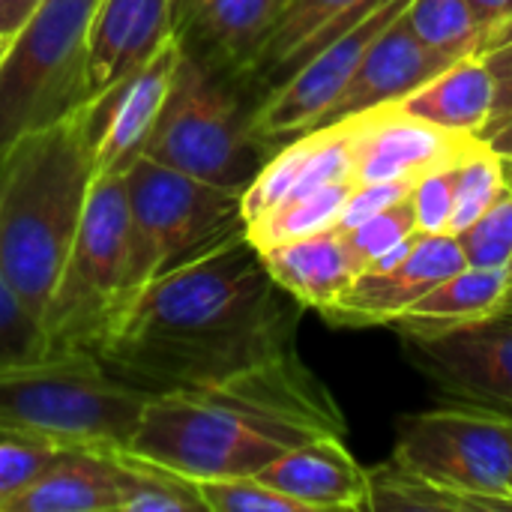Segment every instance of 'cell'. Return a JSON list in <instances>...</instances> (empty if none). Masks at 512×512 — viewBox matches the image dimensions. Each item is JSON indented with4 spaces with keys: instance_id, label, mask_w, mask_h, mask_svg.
I'll list each match as a JSON object with an SVG mask.
<instances>
[{
    "instance_id": "1",
    "label": "cell",
    "mask_w": 512,
    "mask_h": 512,
    "mask_svg": "<svg viewBox=\"0 0 512 512\" xmlns=\"http://www.w3.org/2000/svg\"><path fill=\"white\" fill-rule=\"evenodd\" d=\"M297 309L243 228L144 282L93 354L147 396L204 387L291 351Z\"/></svg>"
},
{
    "instance_id": "2",
    "label": "cell",
    "mask_w": 512,
    "mask_h": 512,
    "mask_svg": "<svg viewBox=\"0 0 512 512\" xmlns=\"http://www.w3.org/2000/svg\"><path fill=\"white\" fill-rule=\"evenodd\" d=\"M342 432L339 405L291 348L222 381L150 396L126 450L204 483L258 477L282 453Z\"/></svg>"
},
{
    "instance_id": "3",
    "label": "cell",
    "mask_w": 512,
    "mask_h": 512,
    "mask_svg": "<svg viewBox=\"0 0 512 512\" xmlns=\"http://www.w3.org/2000/svg\"><path fill=\"white\" fill-rule=\"evenodd\" d=\"M96 180L87 105L0 153V267L42 318Z\"/></svg>"
},
{
    "instance_id": "4",
    "label": "cell",
    "mask_w": 512,
    "mask_h": 512,
    "mask_svg": "<svg viewBox=\"0 0 512 512\" xmlns=\"http://www.w3.org/2000/svg\"><path fill=\"white\" fill-rule=\"evenodd\" d=\"M147 393L90 351H51L0 366V435L57 450H126Z\"/></svg>"
},
{
    "instance_id": "5",
    "label": "cell",
    "mask_w": 512,
    "mask_h": 512,
    "mask_svg": "<svg viewBox=\"0 0 512 512\" xmlns=\"http://www.w3.org/2000/svg\"><path fill=\"white\" fill-rule=\"evenodd\" d=\"M144 285L135 255L123 174L93 180L87 207L42 312L51 351H90Z\"/></svg>"
},
{
    "instance_id": "6",
    "label": "cell",
    "mask_w": 512,
    "mask_h": 512,
    "mask_svg": "<svg viewBox=\"0 0 512 512\" xmlns=\"http://www.w3.org/2000/svg\"><path fill=\"white\" fill-rule=\"evenodd\" d=\"M99 0H42L0 48V153L90 102L87 36Z\"/></svg>"
},
{
    "instance_id": "7",
    "label": "cell",
    "mask_w": 512,
    "mask_h": 512,
    "mask_svg": "<svg viewBox=\"0 0 512 512\" xmlns=\"http://www.w3.org/2000/svg\"><path fill=\"white\" fill-rule=\"evenodd\" d=\"M270 153L252 132V111L216 75V63L183 42L168 102L144 156L219 186L246 189Z\"/></svg>"
},
{
    "instance_id": "8",
    "label": "cell",
    "mask_w": 512,
    "mask_h": 512,
    "mask_svg": "<svg viewBox=\"0 0 512 512\" xmlns=\"http://www.w3.org/2000/svg\"><path fill=\"white\" fill-rule=\"evenodd\" d=\"M123 183L144 282L246 228V189L183 174L150 156H138L126 168Z\"/></svg>"
},
{
    "instance_id": "9",
    "label": "cell",
    "mask_w": 512,
    "mask_h": 512,
    "mask_svg": "<svg viewBox=\"0 0 512 512\" xmlns=\"http://www.w3.org/2000/svg\"><path fill=\"white\" fill-rule=\"evenodd\" d=\"M390 459L471 498L480 512H512V417L507 414L468 405L405 414Z\"/></svg>"
},
{
    "instance_id": "10",
    "label": "cell",
    "mask_w": 512,
    "mask_h": 512,
    "mask_svg": "<svg viewBox=\"0 0 512 512\" xmlns=\"http://www.w3.org/2000/svg\"><path fill=\"white\" fill-rule=\"evenodd\" d=\"M411 0H378L351 27L309 54L252 108V132L270 150L321 126L372 45L405 15Z\"/></svg>"
},
{
    "instance_id": "11",
    "label": "cell",
    "mask_w": 512,
    "mask_h": 512,
    "mask_svg": "<svg viewBox=\"0 0 512 512\" xmlns=\"http://www.w3.org/2000/svg\"><path fill=\"white\" fill-rule=\"evenodd\" d=\"M411 366L447 405L512 411V315H495L441 336H402Z\"/></svg>"
},
{
    "instance_id": "12",
    "label": "cell",
    "mask_w": 512,
    "mask_h": 512,
    "mask_svg": "<svg viewBox=\"0 0 512 512\" xmlns=\"http://www.w3.org/2000/svg\"><path fill=\"white\" fill-rule=\"evenodd\" d=\"M180 57L183 36L174 33L150 60H144L114 87L87 102L96 177L126 174V168L138 156H144L168 102Z\"/></svg>"
},
{
    "instance_id": "13",
    "label": "cell",
    "mask_w": 512,
    "mask_h": 512,
    "mask_svg": "<svg viewBox=\"0 0 512 512\" xmlns=\"http://www.w3.org/2000/svg\"><path fill=\"white\" fill-rule=\"evenodd\" d=\"M477 144V135L435 126L399 105H378L354 117L357 183L420 180L438 165L465 159Z\"/></svg>"
},
{
    "instance_id": "14",
    "label": "cell",
    "mask_w": 512,
    "mask_h": 512,
    "mask_svg": "<svg viewBox=\"0 0 512 512\" xmlns=\"http://www.w3.org/2000/svg\"><path fill=\"white\" fill-rule=\"evenodd\" d=\"M465 267L468 261L456 234H423L399 267L381 273H360L348 285V291L321 315L333 327H387L405 306L423 297L432 285Z\"/></svg>"
},
{
    "instance_id": "15",
    "label": "cell",
    "mask_w": 512,
    "mask_h": 512,
    "mask_svg": "<svg viewBox=\"0 0 512 512\" xmlns=\"http://www.w3.org/2000/svg\"><path fill=\"white\" fill-rule=\"evenodd\" d=\"M174 33L171 0H99L87 36L90 99L150 60Z\"/></svg>"
},
{
    "instance_id": "16",
    "label": "cell",
    "mask_w": 512,
    "mask_h": 512,
    "mask_svg": "<svg viewBox=\"0 0 512 512\" xmlns=\"http://www.w3.org/2000/svg\"><path fill=\"white\" fill-rule=\"evenodd\" d=\"M258 477L303 512L369 510V471L342 444V435L312 438L282 453Z\"/></svg>"
},
{
    "instance_id": "17",
    "label": "cell",
    "mask_w": 512,
    "mask_h": 512,
    "mask_svg": "<svg viewBox=\"0 0 512 512\" xmlns=\"http://www.w3.org/2000/svg\"><path fill=\"white\" fill-rule=\"evenodd\" d=\"M447 66H450V60L435 54L432 48H426L414 36V30L405 24V15H402L372 45V51L366 54V60L360 63V69L354 72V78L348 81L342 96L333 102L324 123L357 117V114H366L378 105L402 102L408 93L429 84Z\"/></svg>"
},
{
    "instance_id": "18",
    "label": "cell",
    "mask_w": 512,
    "mask_h": 512,
    "mask_svg": "<svg viewBox=\"0 0 512 512\" xmlns=\"http://www.w3.org/2000/svg\"><path fill=\"white\" fill-rule=\"evenodd\" d=\"M285 0H192L177 33L195 39L222 69L249 75Z\"/></svg>"
},
{
    "instance_id": "19",
    "label": "cell",
    "mask_w": 512,
    "mask_h": 512,
    "mask_svg": "<svg viewBox=\"0 0 512 512\" xmlns=\"http://www.w3.org/2000/svg\"><path fill=\"white\" fill-rule=\"evenodd\" d=\"M510 276L504 267H465L405 306L387 327L399 336H441L498 315Z\"/></svg>"
},
{
    "instance_id": "20",
    "label": "cell",
    "mask_w": 512,
    "mask_h": 512,
    "mask_svg": "<svg viewBox=\"0 0 512 512\" xmlns=\"http://www.w3.org/2000/svg\"><path fill=\"white\" fill-rule=\"evenodd\" d=\"M258 252L264 258L270 279L300 309L324 312L357 279V267H354V261L342 243V234L336 228L312 234V237L276 243V246H267Z\"/></svg>"
},
{
    "instance_id": "21",
    "label": "cell",
    "mask_w": 512,
    "mask_h": 512,
    "mask_svg": "<svg viewBox=\"0 0 512 512\" xmlns=\"http://www.w3.org/2000/svg\"><path fill=\"white\" fill-rule=\"evenodd\" d=\"M378 0H285L279 21L258 54L249 78L276 87L309 54H315L336 33L351 27Z\"/></svg>"
},
{
    "instance_id": "22",
    "label": "cell",
    "mask_w": 512,
    "mask_h": 512,
    "mask_svg": "<svg viewBox=\"0 0 512 512\" xmlns=\"http://www.w3.org/2000/svg\"><path fill=\"white\" fill-rule=\"evenodd\" d=\"M495 93H498V81L489 63L480 54H468L450 63L429 84H423L420 90L408 93L402 102L393 105L435 126L480 138L483 126L495 114Z\"/></svg>"
},
{
    "instance_id": "23",
    "label": "cell",
    "mask_w": 512,
    "mask_h": 512,
    "mask_svg": "<svg viewBox=\"0 0 512 512\" xmlns=\"http://www.w3.org/2000/svg\"><path fill=\"white\" fill-rule=\"evenodd\" d=\"M12 512H120L111 450H63Z\"/></svg>"
},
{
    "instance_id": "24",
    "label": "cell",
    "mask_w": 512,
    "mask_h": 512,
    "mask_svg": "<svg viewBox=\"0 0 512 512\" xmlns=\"http://www.w3.org/2000/svg\"><path fill=\"white\" fill-rule=\"evenodd\" d=\"M357 186V180H339L330 186H321L309 195L291 198L273 210H267L264 216L246 222V237L255 249H267L276 243H288V240H300V237H312L321 231H333L339 225L342 207L351 195V189Z\"/></svg>"
},
{
    "instance_id": "25",
    "label": "cell",
    "mask_w": 512,
    "mask_h": 512,
    "mask_svg": "<svg viewBox=\"0 0 512 512\" xmlns=\"http://www.w3.org/2000/svg\"><path fill=\"white\" fill-rule=\"evenodd\" d=\"M120 512H204L198 486L129 450H111Z\"/></svg>"
},
{
    "instance_id": "26",
    "label": "cell",
    "mask_w": 512,
    "mask_h": 512,
    "mask_svg": "<svg viewBox=\"0 0 512 512\" xmlns=\"http://www.w3.org/2000/svg\"><path fill=\"white\" fill-rule=\"evenodd\" d=\"M405 24L426 48L450 63L477 54L486 36V24L471 0H411L405 9Z\"/></svg>"
},
{
    "instance_id": "27",
    "label": "cell",
    "mask_w": 512,
    "mask_h": 512,
    "mask_svg": "<svg viewBox=\"0 0 512 512\" xmlns=\"http://www.w3.org/2000/svg\"><path fill=\"white\" fill-rule=\"evenodd\" d=\"M369 510L375 512H480V507L420 474L399 468L393 459L369 471Z\"/></svg>"
},
{
    "instance_id": "28",
    "label": "cell",
    "mask_w": 512,
    "mask_h": 512,
    "mask_svg": "<svg viewBox=\"0 0 512 512\" xmlns=\"http://www.w3.org/2000/svg\"><path fill=\"white\" fill-rule=\"evenodd\" d=\"M504 189H507V180H504L501 156L486 141H480L459 162V171H456V198H453L450 234H459L471 222H477Z\"/></svg>"
},
{
    "instance_id": "29",
    "label": "cell",
    "mask_w": 512,
    "mask_h": 512,
    "mask_svg": "<svg viewBox=\"0 0 512 512\" xmlns=\"http://www.w3.org/2000/svg\"><path fill=\"white\" fill-rule=\"evenodd\" d=\"M45 354H51V342L42 318L21 300L0 267V366L27 363Z\"/></svg>"
},
{
    "instance_id": "30",
    "label": "cell",
    "mask_w": 512,
    "mask_h": 512,
    "mask_svg": "<svg viewBox=\"0 0 512 512\" xmlns=\"http://www.w3.org/2000/svg\"><path fill=\"white\" fill-rule=\"evenodd\" d=\"M339 231V228H336ZM417 228V216H414V204H411V195L369 219H363L360 225L354 228H345L339 231L342 234V243L357 267V276L375 261L381 258L387 249H393L396 243H402L405 237H411Z\"/></svg>"
},
{
    "instance_id": "31",
    "label": "cell",
    "mask_w": 512,
    "mask_h": 512,
    "mask_svg": "<svg viewBox=\"0 0 512 512\" xmlns=\"http://www.w3.org/2000/svg\"><path fill=\"white\" fill-rule=\"evenodd\" d=\"M63 450L0 435V512H12V507L48 474V468L60 459Z\"/></svg>"
},
{
    "instance_id": "32",
    "label": "cell",
    "mask_w": 512,
    "mask_h": 512,
    "mask_svg": "<svg viewBox=\"0 0 512 512\" xmlns=\"http://www.w3.org/2000/svg\"><path fill=\"white\" fill-rule=\"evenodd\" d=\"M468 267H504L512 258V189L507 186L489 210L456 234Z\"/></svg>"
},
{
    "instance_id": "33",
    "label": "cell",
    "mask_w": 512,
    "mask_h": 512,
    "mask_svg": "<svg viewBox=\"0 0 512 512\" xmlns=\"http://www.w3.org/2000/svg\"><path fill=\"white\" fill-rule=\"evenodd\" d=\"M195 486L204 512H303L297 501L276 492L261 477H225Z\"/></svg>"
},
{
    "instance_id": "34",
    "label": "cell",
    "mask_w": 512,
    "mask_h": 512,
    "mask_svg": "<svg viewBox=\"0 0 512 512\" xmlns=\"http://www.w3.org/2000/svg\"><path fill=\"white\" fill-rule=\"evenodd\" d=\"M459 162H462V159H459ZM459 162L438 165V168L426 171V174L414 183V189H411V204H414L417 228H420L423 234L450 231Z\"/></svg>"
},
{
    "instance_id": "35",
    "label": "cell",
    "mask_w": 512,
    "mask_h": 512,
    "mask_svg": "<svg viewBox=\"0 0 512 512\" xmlns=\"http://www.w3.org/2000/svg\"><path fill=\"white\" fill-rule=\"evenodd\" d=\"M414 183H417V180H378V183H357V186L351 189V195H348L345 207H342V216H339V225H336V228H339V231L354 228V225H360L363 219H369V216H375V213H381V210H387V207H393V204L405 201V198L411 195Z\"/></svg>"
},
{
    "instance_id": "36",
    "label": "cell",
    "mask_w": 512,
    "mask_h": 512,
    "mask_svg": "<svg viewBox=\"0 0 512 512\" xmlns=\"http://www.w3.org/2000/svg\"><path fill=\"white\" fill-rule=\"evenodd\" d=\"M480 57L489 63V69H492V75H495V81H498L495 114L512 111V42L495 48V51H486V54H480ZM495 114H492V117H495ZM492 117H489V120H492Z\"/></svg>"
},
{
    "instance_id": "37",
    "label": "cell",
    "mask_w": 512,
    "mask_h": 512,
    "mask_svg": "<svg viewBox=\"0 0 512 512\" xmlns=\"http://www.w3.org/2000/svg\"><path fill=\"white\" fill-rule=\"evenodd\" d=\"M480 141H486L498 156H512V111L495 114V117L483 126Z\"/></svg>"
},
{
    "instance_id": "38",
    "label": "cell",
    "mask_w": 512,
    "mask_h": 512,
    "mask_svg": "<svg viewBox=\"0 0 512 512\" xmlns=\"http://www.w3.org/2000/svg\"><path fill=\"white\" fill-rule=\"evenodd\" d=\"M42 0H0V42H6Z\"/></svg>"
},
{
    "instance_id": "39",
    "label": "cell",
    "mask_w": 512,
    "mask_h": 512,
    "mask_svg": "<svg viewBox=\"0 0 512 512\" xmlns=\"http://www.w3.org/2000/svg\"><path fill=\"white\" fill-rule=\"evenodd\" d=\"M471 6L477 9V15L483 18L486 30H492L495 24H501L512 12V0H471ZM483 45V42H480Z\"/></svg>"
},
{
    "instance_id": "40",
    "label": "cell",
    "mask_w": 512,
    "mask_h": 512,
    "mask_svg": "<svg viewBox=\"0 0 512 512\" xmlns=\"http://www.w3.org/2000/svg\"><path fill=\"white\" fill-rule=\"evenodd\" d=\"M512 42V12L501 21V24H495L492 30H486V36H483V45H480V51L477 54H486V51H495V48H501V45H507Z\"/></svg>"
},
{
    "instance_id": "41",
    "label": "cell",
    "mask_w": 512,
    "mask_h": 512,
    "mask_svg": "<svg viewBox=\"0 0 512 512\" xmlns=\"http://www.w3.org/2000/svg\"><path fill=\"white\" fill-rule=\"evenodd\" d=\"M171 3H174V18H177V27H180V21H183L186 9L192 6V0H171Z\"/></svg>"
},
{
    "instance_id": "42",
    "label": "cell",
    "mask_w": 512,
    "mask_h": 512,
    "mask_svg": "<svg viewBox=\"0 0 512 512\" xmlns=\"http://www.w3.org/2000/svg\"><path fill=\"white\" fill-rule=\"evenodd\" d=\"M498 315H512V282L507 285V291H504V300H501V309H498Z\"/></svg>"
},
{
    "instance_id": "43",
    "label": "cell",
    "mask_w": 512,
    "mask_h": 512,
    "mask_svg": "<svg viewBox=\"0 0 512 512\" xmlns=\"http://www.w3.org/2000/svg\"><path fill=\"white\" fill-rule=\"evenodd\" d=\"M501 168H504V180L512 189V156H501Z\"/></svg>"
},
{
    "instance_id": "44",
    "label": "cell",
    "mask_w": 512,
    "mask_h": 512,
    "mask_svg": "<svg viewBox=\"0 0 512 512\" xmlns=\"http://www.w3.org/2000/svg\"><path fill=\"white\" fill-rule=\"evenodd\" d=\"M507 276H510V282H512V258H510V264H507Z\"/></svg>"
},
{
    "instance_id": "45",
    "label": "cell",
    "mask_w": 512,
    "mask_h": 512,
    "mask_svg": "<svg viewBox=\"0 0 512 512\" xmlns=\"http://www.w3.org/2000/svg\"><path fill=\"white\" fill-rule=\"evenodd\" d=\"M507 417H512V411H510V414H507Z\"/></svg>"
},
{
    "instance_id": "46",
    "label": "cell",
    "mask_w": 512,
    "mask_h": 512,
    "mask_svg": "<svg viewBox=\"0 0 512 512\" xmlns=\"http://www.w3.org/2000/svg\"><path fill=\"white\" fill-rule=\"evenodd\" d=\"M0 48H3V42H0Z\"/></svg>"
},
{
    "instance_id": "47",
    "label": "cell",
    "mask_w": 512,
    "mask_h": 512,
    "mask_svg": "<svg viewBox=\"0 0 512 512\" xmlns=\"http://www.w3.org/2000/svg\"><path fill=\"white\" fill-rule=\"evenodd\" d=\"M510 492H512V483H510Z\"/></svg>"
}]
</instances>
